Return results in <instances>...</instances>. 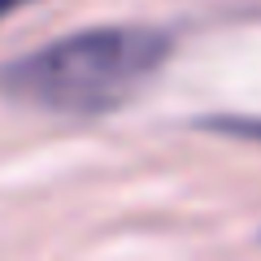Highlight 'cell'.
Wrapping results in <instances>:
<instances>
[{
    "label": "cell",
    "instance_id": "cell-1",
    "mask_svg": "<svg viewBox=\"0 0 261 261\" xmlns=\"http://www.w3.org/2000/svg\"><path fill=\"white\" fill-rule=\"evenodd\" d=\"M170 48L174 39L161 27L74 31L0 65V92L48 113L92 118L126 105L166 65Z\"/></svg>",
    "mask_w": 261,
    "mask_h": 261
},
{
    "label": "cell",
    "instance_id": "cell-2",
    "mask_svg": "<svg viewBox=\"0 0 261 261\" xmlns=\"http://www.w3.org/2000/svg\"><path fill=\"white\" fill-rule=\"evenodd\" d=\"M31 0H0V22L9 18V13H18V9H27Z\"/></svg>",
    "mask_w": 261,
    "mask_h": 261
}]
</instances>
